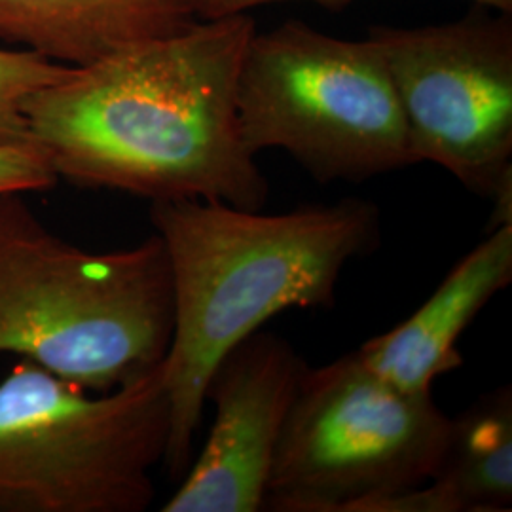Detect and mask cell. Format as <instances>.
<instances>
[{
  "label": "cell",
  "instance_id": "1",
  "mask_svg": "<svg viewBox=\"0 0 512 512\" xmlns=\"http://www.w3.org/2000/svg\"><path fill=\"white\" fill-rule=\"evenodd\" d=\"M247 14L202 19L107 55L27 97L29 137L57 179L147 198L260 211L268 179L241 139L238 74Z\"/></svg>",
  "mask_w": 512,
  "mask_h": 512
},
{
  "label": "cell",
  "instance_id": "13",
  "mask_svg": "<svg viewBox=\"0 0 512 512\" xmlns=\"http://www.w3.org/2000/svg\"><path fill=\"white\" fill-rule=\"evenodd\" d=\"M55 183L52 165L38 150L0 145V192H42Z\"/></svg>",
  "mask_w": 512,
  "mask_h": 512
},
{
  "label": "cell",
  "instance_id": "6",
  "mask_svg": "<svg viewBox=\"0 0 512 512\" xmlns=\"http://www.w3.org/2000/svg\"><path fill=\"white\" fill-rule=\"evenodd\" d=\"M450 418L433 393L382 380L357 351L310 368L298 387L264 511L351 512L376 495L418 488L437 473Z\"/></svg>",
  "mask_w": 512,
  "mask_h": 512
},
{
  "label": "cell",
  "instance_id": "5",
  "mask_svg": "<svg viewBox=\"0 0 512 512\" xmlns=\"http://www.w3.org/2000/svg\"><path fill=\"white\" fill-rule=\"evenodd\" d=\"M251 154L279 148L317 183H363L418 164L380 48L291 19L249 40L236 90Z\"/></svg>",
  "mask_w": 512,
  "mask_h": 512
},
{
  "label": "cell",
  "instance_id": "12",
  "mask_svg": "<svg viewBox=\"0 0 512 512\" xmlns=\"http://www.w3.org/2000/svg\"><path fill=\"white\" fill-rule=\"evenodd\" d=\"M69 65L42 55L0 48V145L35 148L29 137L23 105L29 95L69 73Z\"/></svg>",
  "mask_w": 512,
  "mask_h": 512
},
{
  "label": "cell",
  "instance_id": "3",
  "mask_svg": "<svg viewBox=\"0 0 512 512\" xmlns=\"http://www.w3.org/2000/svg\"><path fill=\"white\" fill-rule=\"evenodd\" d=\"M171 336L158 234L92 253L50 232L19 192H0V355L107 393L164 363Z\"/></svg>",
  "mask_w": 512,
  "mask_h": 512
},
{
  "label": "cell",
  "instance_id": "8",
  "mask_svg": "<svg viewBox=\"0 0 512 512\" xmlns=\"http://www.w3.org/2000/svg\"><path fill=\"white\" fill-rule=\"evenodd\" d=\"M306 370L274 332L256 330L230 349L205 391L215 421L202 454L162 511H264L275 452Z\"/></svg>",
  "mask_w": 512,
  "mask_h": 512
},
{
  "label": "cell",
  "instance_id": "11",
  "mask_svg": "<svg viewBox=\"0 0 512 512\" xmlns=\"http://www.w3.org/2000/svg\"><path fill=\"white\" fill-rule=\"evenodd\" d=\"M459 512L512 509V387L499 385L476 399L450 431L431 478Z\"/></svg>",
  "mask_w": 512,
  "mask_h": 512
},
{
  "label": "cell",
  "instance_id": "10",
  "mask_svg": "<svg viewBox=\"0 0 512 512\" xmlns=\"http://www.w3.org/2000/svg\"><path fill=\"white\" fill-rule=\"evenodd\" d=\"M200 0H0V40L84 67L194 27Z\"/></svg>",
  "mask_w": 512,
  "mask_h": 512
},
{
  "label": "cell",
  "instance_id": "2",
  "mask_svg": "<svg viewBox=\"0 0 512 512\" xmlns=\"http://www.w3.org/2000/svg\"><path fill=\"white\" fill-rule=\"evenodd\" d=\"M173 287L164 359L171 429L164 465L184 476L220 359L287 310H330L342 272L380 243L374 203L346 198L264 215L222 202H152Z\"/></svg>",
  "mask_w": 512,
  "mask_h": 512
},
{
  "label": "cell",
  "instance_id": "9",
  "mask_svg": "<svg viewBox=\"0 0 512 512\" xmlns=\"http://www.w3.org/2000/svg\"><path fill=\"white\" fill-rule=\"evenodd\" d=\"M512 281V222L463 256L433 296L395 329L365 342L359 357L374 374L408 393H427L463 366L458 342L476 315Z\"/></svg>",
  "mask_w": 512,
  "mask_h": 512
},
{
  "label": "cell",
  "instance_id": "7",
  "mask_svg": "<svg viewBox=\"0 0 512 512\" xmlns=\"http://www.w3.org/2000/svg\"><path fill=\"white\" fill-rule=\"evenodd\" d=\"M412 152L492 202L512 200V14L476 4L425 27L376 25Z\"/></svg>",
  "mask_w": 512,
  "mask_h": 512
},
{
  "label": "cell",
  "instance_id": "14",
  "mask_svg": "<svg viewBox=\"0 0 512 512\" xmlns=\"http://www.w3.org/2000/svg\"><path fill=\"white\" fill-rule=\"evenodd\" d=\"M351 512H459L454 499L433 480L399 492L376 495L357 503Z\"/></svg>",
  "mask_w": 512,
  "mask_h": 512
},
{
  "label": "cell",
  "instance_id": "4",
  "mask_svg": "<svg viewBox=\"0 0 512 512\" xmlns=\"http://www.w3.org/2000/svg\"><path fill=\"white\" fill-rule=\"evenodd\" d=\"M92 391L19 359L0 382V512H143L164 463V363Z\"/></svg>",
  "mask_w": 512,
  "mask_h": 512
},
{
  "label": "cell",
  "instance_id": "15",
  "mask_svg": "<svg viewBox=\"0 0 512 512\" xmlns=\"http://www.w3.org/2000/svg\"><path fill=\"white\" fill-rule=\"evenodd\" d=\"M277 2H315L319 6H325L330 10H342L355 0H200V19H220L228 16L247 14L249 10L266 6V4H277ZM476 4H486L501 12H511L512 0H473Z\"/></svg>",
  "mask_w": 512,
  "mask_h": 512
}]
</instances>
